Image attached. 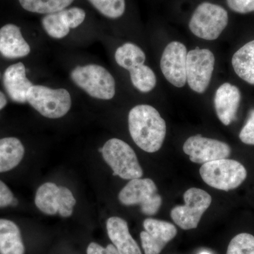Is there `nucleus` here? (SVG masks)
<instances>
[{
	"label": "nucleus",
	"instance_id": "nucleus-24",
	"mask_svg": "<svg viewBox=\"0 0 254 254\" xmlns=\"http://www.w3.org/2000/svg\"><path fill=\"white\" fill-rule=\"evenodd\" d=\"M42 24L46 33L56 39L64 38L69 33L70 28L64 21L60 11L46 15L42 19Z\"/></svg>",
	"mask_w": 254,
	"mask_h": 254
},
{
	"label": "nucleus",
	"instance_id": "nucleus-1",
	"mask_svg": "<svg viewBox=\"0 0 254 254\" xmlns=\"http://www.w3.org/2000/svg\"><path fill=\"white\" fill-rule=\"evenodd\" d=\"M128 129L133 141L147 153L161 148L167 126L158 110L148 105L133 107L128 113Z\"/></svg>",
	"mask_w": 254,
	"mask_h": 254
},
{
	"label": "nucleus",
	"instance_id": "nucleus-7",
	"mask_svg": "<svg viewBox=\"0 0 254 254\" xmlns=\"http://www.w3.org/2000/svg\"><path fill=\"white\" fill-rule=\"evenodd\" d=\"M27 102L43 116L50 119L63 118L71 107V98L64 88L52 89L33 85L27 94Z\"/></svg>",
	"mask_w": 254,
	"mask_h": 254
},
{
	"label": "nucleus",
	"instance_id": "nucleus-6",
	"mask_svg": "<svg viewBox=\"0 0 254 254\" xmlns=\"http://www.w3.org/2000/svg\"><path fill=\"white\" fill-rule=\"evenodd\" d=\"M119 200L122 204L131 206L139 205L142 213L154 215L158 213L163 203L158 188L150 179H133L120 190Z\"/></svg>",
	"mask_w": 254,
	"mask_h": 254
},
{
	"label": "nucleus",
	"instance_id": "nucleus-15",
	"mask_svg": "<svg viewBox=\"0 0 254 254\" xmlns=\"http://www.w3.org/2000/svg\"><path fill=\"white\" fill-rule=\"evenodd\" d=\"M5 91L11 100L15 103L27 102V94L33 86L26 77V70L21 63L14 64L6 68L3 76Z\"/></svg>",
	"mask_w": 254,
	"mask_h": 254
},
{
	"label": "nucleus",
	"instance_id": "nucleus-16",
	"mask_svg": "<svg viewBox=\"0 0 254 254\" xmlns=\"http://www.w3.org/2000/svg\"><path fill=\"white\" fill-rule=\"evenodd\" d=\"M30 52L31 48L18 26L9 23L0 28V53L3 57L17 59L27 56Z\"/></svg>",
	"mask_w": 254,
	"mask_h": 254
},
{
	"label": "nucleus",
	"instance_id": "nucleus-23",
	"mask_svg": "<svg viewBox=\"0 0 254 254\" xmlns=\"http://www.w3.org/2000/svg\"><path fill=\"white\" fill-rule=\"evenodd\" d=\"M129 72L132 84L137 90L142 93H148L154 89L157 78L154 71L149 66L143 64Z\"/></svg>",
	"mask_w": 254,
	"mask_h": 254
},
{
	"label": "nucleus",
	"instance_id": "nucleus-3",
	"mask_svg": "<svg viewBox=\"0 0 254 254\" xmlns=\"http://www.w3.org/2000/svg\"><path fill=\"white\" fill-rule=\"evenodd\" d=\"M102 148V155L113 170L114 176L128 180L141 178L143 176V170L136 153L126 142L118 138H112Z\"/></svg>",
	"mask_w": 254,
	"mask_h": 254
},
{
	"label": "nucleus",
	"instance_id": "nucleus-13",
	"mask_svg": "<svg viewBox=\"0 0 254 254\" xmlns=\"http://www.w3.org/2000/svg\"><path fill=\"white\" fill-rule=\"evenodd\" d=\"M143 227L145 230L141 232L140 237L145 254H160L177 234L173 224L156 219H145Z\"/></svg>",
	"mask_w": 254,
	"mask_h": 254
},
{
	"label": "nucleus",
	"instance_id": "nucleus-20",
	"mask_svg": "<svg viewBox=\"0 0 254 254\" xmlns=\"http://www.w3.org/2000/svg\"><path fill=\"white\" fill-rule=\"evenodd\" d=\"M232 66L237 76L254 85V41L249 42L234 54Z\"/></svg>",
	"mask_w": 254,
	"mask_h": 254
},
{
	"label": "nucleus",
	"instance_id": "nucleus-2",
	"mask_svg": "<svg viewBox=\"0 0 254 254\" xmlns=\"http://www.w3.org/2000/svg\"><path fill=\"white\" fill-rule=\"evenodd\" d=\"M199 173L208 186L225 191L240 187L247 177V170L242 164L227 158L203 164Z\"/></svg>",
	"mask_w": 254,
	"mask_h": 254
},
{
	"label": "nucleus",
	"instance_id": "nucleus-27",
	"mask_svg": "<svg viewBox=\"0 0 254 254\" xmlns=\"http://www.w3.org/2000/svg\"><path fill=\"white\" fill-rule=\"evenodd\" d=\"M64 21L69 28H76L81 24L86 18L84 10L78 7H72L60 11Z\"/></svg>",
	"mask_w": 254,
	"mask_h": 254
},
{
	"label": "nucleus",
	"instance_id": "nucleus-12",
	"mask_svg": "<svg viewBox=\"0 0 254 254\" xmlns=\"http://www.w3.org/2000/svg\"><path fill=\"white\" fill-rule=\"evenodd\" d=\"M187 54L183 43L173 41L166 46L162 55V72L168 81L177 88H182L187 83Z\"/></svg>",
	"mask_w": 254,
	"mask_h": 254
},
{
	"label": "nucleus",
	"instance_id": "nucleus-22",
	"mask_svg": "<svg viewBox=\"0 0 254 254\" xmlns=\"http://www.w3.org/2000/svg\"><path fill=\"white\" fill-rule=\"evenodd\" d=\"M21 6L30 12L53 14L69 6L74 0H18Z\"/></svg>",
	"mask_w": 254,
	"mask_h": 254
},
{
	"label": "nucleus",
	"instance_id": "nucleus-9",
	"mask_svg": "<svg viewBox=\"0 0 254 254\" xmlns=\"http://www.w3.org/2000/svg\"><path fill=\"white\" fill-rule=\"evenodd\" d=\"M35 203L43 213L54 215L58 213L60 216L68 218L72 215L76 200L66 187L46 182L37 190Z\"/></svg>",
	"mask_w": 254,
	"mask_h": 254
},
{
	"label": "nucleus",
	"instance_id": "nucleus-14",
	"mask_svg": "<svg viewBox=\"0 0 254 254\" xmlns=\"http://www.w3.org/2000/svg\"><path fill=\"white\" fill-rule=\"evenodd\" d=\"M240 100V89L231 83H223L217 90L214 98L215 109L219 120L225 126L236 119Z\"/></svg>",
	"mask_w": 254,
	"mask_h": 254
},
{
	"label": "nucleus",
	"instance_id": "nucleus-8",
	"mask_svg": "<svg viewBox=\"0 0 254 254\" xmlns=\"http://www.w3.org/2000/svg\"><path fill=\"white\" fill-rule=\"evenodd\" d=\"M184 200L185 205L172 209L170 216L182 230L196 228L201 217L211 204V196L204 190L192 187L185 192Z\"/></svg>",
	"mask_w": 254,
	"mask_h": 254
},
{
	"label": "nucleus",
	"instance_id": "nucleus-11",
	"mask_svg": "<svg viewBox=\"0 0 254 254\" xmlns=\"http://www.w3.org/2000/svg\"><path fill=\"white\" fill-rule=\"evenodd\" d=\"M183 150L190 161L197 164L227 158L231 153V148L226 143L199 134L190 137L184 143Z\"/></svg>",
	"mask_w": 254,
	"mask_h": 254
},
{
	"label": "nucleus",
	"instance_id": "nucleus-30",
	"mask_svg": "<svg viewBox=\"0 0 254 254\" xmlns=\"http://www.w3.org/2000/svg\"><path fill=\"white\" fill-rule=\"evenodd\" d=\"M14 199V194L9 187L0 180V208L12 205Z\"/></svg>",
	"mask_w": 254,
	"mask_h": 254
},
{
	"label": "nucleus",
	"instance_id": "nucleus-4",
	"mask_svg": "<svg viewBox=\"0 0 254 254\" xmlns=\"http://www.w3.org/2000/svg\"><path fill=\"white\" fill-rule=\"evenodd\" d=\"M76 86L90 96L100 100H110L115 95V81L111 73L98 64L76 66L71 73Z\"/></svg>",
	"mask_w": 254,
	"mask_h": 254
},
{
	"label": "nucleus",
	"instance_id": "nucleus-18",
	"mask_svg": "<svg viewBox=\"0 0 254 254\" xmlns=\"http://www.w3.org/2000/svg\"><path fill=\"white\" fill-rule=\"evenodd\" d=\"M21 231L14 222L0 219V254H24Z\"/></svg>",
	"mask_w": 254,
	"mask_h": 254
},
{
	"label": "nucleus",
	"instance_id": "nucleus-32",
	"mask_svg": "<svg viewBox=\"0 0 254 254\" xmlns=\"http://www.w3.org/2000/svg\"><path fill=\"white\" fill-rule=\"evenodd\" d=\"M7 103V100H6V96L2 92L0 91V110L3 109Z\"/></svg>",
	"mask_w": 254,
	"mask_h": 254
},
{
	"label": "nucleus",
	"instance_id": "nucleus-25",
	"mask_svg": "<svg viewBox=\"0 0 254 254\" xmlns=\"http://www.w3.org/2000/svg\"><path fill=\"white\" fill-rule=\"evenodd\" d=\"M103 16L109 18L121 17L125 11V0H88Z\"/></svg>",
	"mask_w": 254,
	"mask_h": 254
},
{
	"label": "nucleus",
	"instance_id": "nucleus-21",
	"mask_svg": "<svg viewBox=\"0 0 254 254\" xmlns=\"http://www.w3.org/2000/svg\"><path fill=\"white\" fill-rule=\"evenodd\" d=\"M115 58L119 66L128 71L144 64L145 61V55L143 50L131 43L119 47Z\"/></svg>",
	"mask_w": 254,
	"mask_h": 254
},
{
	"label": "nucleus",
	"instance_id": "nucleus-19",
	"mask_svg": "<svg viewBox=\"0 0 254 254\" xmlns=\"http://www.w3.org/2000/svg\"><path fill=\"white\" fill-rule=\"evenodd\" d=\"M25 148L21 141L15 137L0 139V173L12 170L21 163Z\"/></svg>",
	"mask_w": 254,
	"mask_h": 254
},
{
	"label": "nucleus",
	"instance_id": "nucleus-26",
	"mask_svg": "<svg viewBox=\"0 0 254 254\" xmlns=\"http://www.w3.org/2000/svg\"><path fill=\"white\" fill-rule=\"evenodd\" d=\"M227 254H254V236L249 233L239 234L229 244Z\"/></svg>",
	"mask_w": 254,
	"mask_h": 254
},
{
	"label": "nucleus",
	"instance_id": "nucleus-10",
	"mask_svg": "<svg viewBox=\"0 0 254 254\" xmlns=\"http://www.w3.org/2000/svg\"><path fill=\"white\" fill-rule=\"evenodd\" d=\"M215 58L208 49L195 48L187 54V81L192 91L203 93L211 81Z\"/></svg>",
	"mask_w": 254,
	"mask_h": 254
},
{
	"label": "nucleus",
	"instance_id": "nucleus-29",
	"mask_svg": "<svg viewBox=\"0 0 254 254\" xmlns=\"http://www.w3.org/2000/svg\"><path fill=\"white\" fill-rule=\"evenodd\" d=\"M232 11L239 14H248L254 11V0H226Z\"/></svg>",
	"mask_w": 254,
	"mask_h": 254
},
{
	"label": "nucleus",
	"instance_id": "nucleus-33",
	"mask_svg": "<svg viewBox=\"0 0 254 254\" xmlns=\"http://www.w3.org/2000/svg\"><path fill=\"white\" fill-rule=\"evenodd\" d=\"M200 254H210L208 253V252H202V253H200Z\"/></svg>",
	"mask_w": 254,
	"mask_h": 254
},
{
	"label": "nucleus",
	"instance_id": "nucleus-17",
	"mask_svg": "<svg viewBox=\"0 0 254 254\" xmlns=\"http://www.w3.org/2000/svg\"><path fill=\"white\" fill-rule=\"evenodd\" d=\"M108 237L120 254H142L139 246L133 240L126 220L112 217L107 220Z\"/></svg>",
	"mask_w": 254,
	"mask_h": 254
},
{
	"label": "nucleus",
	"instance_id": "nucleus-5",
	"mask_svg": "<svg viewBox=\"0 0 254 254\" xmlns=\"http://www.w3.org/2000/svg\"><path fill=\"white\" fill-rule=\"evenodd\" d=\"M228 13L220 5L203 2L190 18L189 27L194 36L206 41L218 38L228 23Z\"/></svg>",
	"mask_w": 254,
	"mask_h": 254
},
{
	"label": "nucleus",
	"instance_id": "nucleus-28",
	"mask_svg": "<svg viewBox=\"0 0 254 254\" xmlns=\"http://www.w3.org/2000/svg\"><path fill=\"white\" fill-rule=\"evenodd\" d=\"M240 138L245 144L254 145V109L250 111L247 123L240 131Z\"/></svg>",
	"mask_w": 254,
	"mask_h": 254
},
{
	"label": "nucleus",
	"instance_id": "nucleus-31",
	"mask_svg": "<svg viewBox=\"0 0 254 254\" xmlns=\"http://www.w3.org/2000/svg\"><path fill=\"white\" fill-rule=\"evenodd\" d=\"M87 254H120L113 245H109L107 247L91 242L87 248Z\"/></svg>",
	"mask_w": 254,
	"mask_h": 254
}]
</instances>
